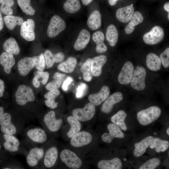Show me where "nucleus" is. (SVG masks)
Returning a JSON list of instances; mask_svg holds the SVG:
<instances>
[{"mask_svg": "<svg viewBox=\"0 0 169 169\" xmlns=\"http://www.w3.org/2000/svg\"><path fill=\"white\" fill-rule=\"evenodd\" d=\"M3 48L4 51L13 54H19L20 49L16 39L13 38L7 39L3 44Z\"/></svg>", "mask_w": 169, "mask_h": 169, "instance_id": "nucleus-35", "label": "nucleus"}, {"mask_svg": "<svg viewBox=\"0 0 169 169\" xmlns=\"http://www.w3.org/2000/svg\"><path fill=\"white\" fill-rule=\"evenodd\" d=\"M18 4L22 11L29 16L34 15L35 10L31 5L30 0H17Z\"/></svg>", "mask_w": 169, "mask_h": 169, "instance_id": "nucleus-42", "label": "nucleus"}, {"mask_svg": "<svg viewBox=\"0 0 169 169\" xmlns=\"http://www.w3.org/2000/svg\"><path fill=\"white\" fill-rule=\"evenodd\" d=\"M127 116L126 113L123 110H120L113 115L110 118L112 123L118 126L121 130L126 131L127 128L125 123Z\"/></svg>", "mask_w": 169, "mask_h": 169, "instance_id": "nucleus-34", "label": "nucleus"}, {"mask_svg": "<svg viewBox=\"0 0 169 169\" xmlns=\"http://www.w3.org/2000/svg\"><path fill=\"white\" fill-rule=\"evenodd\" d=\"M134 11V7L131 5L120 8L116 12V18L120 22L126 23L130 20Z\"/></svg>", "mask_w": 169, "mask_h": 169, "instance_id": "nucleus-24", "label": "nucleus"}, {"mask_svg": "<svg viewBox=\"0 0 169 169\" xmlns=\"http://www.w3.org/2000/svg\"><path fill=\"white\" fill-rule=\"evenodd\" d=\"M44 103L47 107L51 109H55L58 106V103L54 100L46 99Z\"/></svg>", "mask_w": 169, "mask_h": 169, "instance_id": "nucleus-49", "label": "nucleus"}, {"mask_svg": "<svg viewBox=\"0 0 169 169\" xmlns=\"http://www.w3.org/2000/svg\"><path fill=\"white\" fill-rule=\"evenodd\" d=\"M15 101L20 106H24L28 103L34 102L35 96L32 89L29 86L21 85L18 88L15 93Z\"/></svg>", "mask_w": 169, "mask_h": 169, "instance_id": "nucleus-5", "label": "nucleus"}, {"mask_svg": "<svg viewBox=\"0 0 169 169\" xmlns=\"http://www.w3.org/2000/svg\"><path fill=\"white\" fill-rule=\"evenodd\" d=\"M167 134L168 135H169V128L168 127L166 131Z\"/></svg>", "mask_w": 169, "mask_h": 169, "instance_id": "nucleus-59", "label": "nucleus"}, {"mask_svg": "<svg viewBox=\"0 0 169 169\" xmlns=\"http://www.w3.org/2000/svg\"><path fill=\"white\" fill-rule=\"evenodd\" d=\"M60 94V92L59 90H53L46 93L44 95V97L46 99L55 100Z\"/></svg>", "mask_w": 169, "mask_h": 169, "instance_id": "nucleus-48", "label": "nucleus"}, {"mask_svg": "<svg viewBox=\"0 0 169 169\" xmlns=\"http://www.w3.org/2000/svg\"><path fill=\"white\" fill-rule=\"evenodd\" d=\"M29 120L25 116L13 117L10 113H4L0 119L1 131L5 134L18 135L23 132Z\"/></svg>", "mask_w": 169, "mask_h": 169, "instance_id": "nucleus-1", "label": "nucleus"}, {"mask_svg": "<svg viewBox=\"0 0 169 169\" xmlns=\"http://www.w3.org/2000/svg\"><path fill=\"white\" fill-rule=\"evenodd\" d=\"M131 6H133V4H131Z\"/></svg>", "mask_w": 169, "mask_h": 169, "instance_id": "nucleus-61", "label": "nucleus"}, {"mask_svg": "<svg viewBox=\"0 0 169 169\" xmlns=\"http://www.w3.org/2000/svg\"><path fill=\"white\" fill-rule=\"evenodd\" d=\"M34 67L33 59L30 57H25L20 60L18 63V72L23 76L27 75Z\"/></svg>", "mask_w": 169, "mask_h": 169, "instance_id": "nucleus-21", "label": "nucleus"}, {"mask_svg": "<svg viewBox=\"0 0 169 169\" xmlns=\"http://www.w3.org/2000/svg\"><path fill=\"white\" fill-rule=\"evenodd\" d=\"M65 21L59 16L54 15L51 18L47 30V34L50 38L57 37L66 28Z\"/></svg>", "mask_w": 169, "mask_h": 169, "instance_id": "nucleus-9", "label": "nucleus"}, {"mask_svg": "<svg viewBox=\"0 0 169 169\" xmlns=\"http://www.w3.org/2000/svg\"><path fill=\"white\" fill-rule=\"evenodd\" d=\"M92 59H87L81 65L80 71L83 74L84 79L86 81L89 82L92 78V75L91 70V63Z\"/></svg>", "mask_w": 169, "mask_h": 169, "instance_id": "nucleus-41", "label": "nucleus"}, {"mask_svg": "<svg viewBox=\"0 0 169 169\" xmlns=\"http://www.w3.org/2000/svg\"><path fill=\"white\" fill-rule=\"evenodd\" d=\"M66 75L58 72L55 73L53 76L54 80L45 86V88L48 90L58 89L64 80Z\"/></svg>", "mask_w": 169, "mask_h": 169, "instance_id": "nucleus-39", "label": "nucleus"}, {"mask_svg": "<svg viewBox=\"0 0 169 169\" xmlns=\"http://www.w3.org/2000/svg\"><path fill=\"white\" fill-rule=\"evenodd\" d=\"M3 19L2 14L0 11V31L2 30L3 27Z\"/></svg>", "mask_w": 169, "mask_h": 169, "instance_id": "nucleus-54", "label": "nucleus"}, {"mask_svg": "<svg viewBox=\"0 0 169 169\" xmlns=\"http://www.w3.org/2000/svg\"><path fill=\"white\" fill-rule=\"evenodd\" d=\"M110 93L109 87L107 86H104L98 92L90 95L88 96V100L95 106H98L107 98Z\"/></svg>", "mask_w": 169, "mask_h": 169, "instance_id": "nucleus-20", "label": "nucleus"}, {"mask_svg": "<svg viewBox=\"0 0 169 169\" xmlns=\"http://www.w3.org/2000/svg\"><path fill=\"white\" fill-rule=\"evenodd\" d=\"M159 58L163 66L165 68L169 66V47L166 48L160 54Z\"/></svg>", "mask_w": 169, "mask_h": 169, "instance_id": "nucleus-46", "label": "nucleus"}, {"mask_svg": "<svg viewBox=\"0 0 169 169\" xmlns=\"http://www.w3.org/2000/svg\"><path fill=\"white\" fill-rule=\"evenodd\" d=\"M106 38L107 42L111 47L115 46L118 41V31L116 27L113 24L109 25L106 29Z\"/></svg>", "mask_w": 169, "mask_h": 169, "instance_id": "nucleus-33", "label": "nucleus"}, {"mask_svg": "<svg viewBox=\"0 0 169 169\" xmlns=\"http://www.w3.org/2000/svg\"><path fill=\"white\" fill-rule=\"evenodd\" d=\"M146 62L147 67L151 70L158 71L161 68V61L159 57L155 53L149 54L146 56Z\"/></svg>", "mask_w": 169, "mask_h": 169, "instance_id": "nucleus-30", "label": "nucleus"}, {"mask_svg": "<svg viewBox=\"0 0 169 169\" xmlns=\"http://www.w3.org/2000/svg\"><path fill=\"white\" fill-rule=\"evenodd\" d=\"M77 63V60L75 58L70 57L59 65L58 69L66 73H71L74 70Z\"/></svg>", "mask_w": 169, "mask_h": 169, "instance_id": "nucleus-37", "label": "nucleus"}, {"mask_svg": "<svg viewBox=\"0 0 169 169\" xmlns=\"http://www.w3.org/2000/svg\"><path fill=\"white\" fill-rule=\"evenodd\" d=\"M123 96L120 92H115L108 96L105 100L101 108V112L105 114L110 113L116 104L123 100Z\"/></svg>", "mask_w": 169, "mask_h": 169, "instance_id": "nucleus-18", "label": "nucleus"}, {"mask_svg": "<svg viewBox=\"0 0 169 169\" xmlns=\"http://www.w3.org/2000/svg\"><path fill=\"white\" fill-rule=\"evenodd\" d=\"M4 91V81L0 79V98L2 97Z\"/></svg>", "mask_w": 169, "mask_h": 169, "instance_id": "nucleus-53", "label": "nucleus"}, {"mask_svg": "<svg viewBox=\"0 0 169 169\" xmlns=\"http://www.w3.org/2000/svg\"><path fill=\"white\" fill-rule=\"evenodd\" d=\"M15 60L13 54L11 53L4 52L0 56V64L3 67L4 70L7 74H9L11 69L14 65Z\"/></svg>", "mask_w": 169, "mask_h": 169, "instance_id": "nucleus-23", "label": "nucleus"}, {"mask_svg": "<svg viewBox=\"0 0 169 169\" xmlns=\"http://www.w3.org/2000/svg\"><path fill=\"white\" fill-rule=\"evenodd\" d=\"M93 0H81L83 4L85 6H87L90 4Z\"/></svg>", "mask_w": 169, "mask_h": 169, "instance_id": "nucleus-55", "label": "nucleus"}, {"mask_svg": "<svg viewBox=\"0 0 169 169\" xmlns=\"http://www.w3.org/2000/svg\"><path fill=\"white\" fill-rule=\"evenodd\" d=\"M167 18L168 20H169V13H168V15H167Z\"/></svg>", "mask_w": 169, "mask_h": 169, "instance_id": "nucleus-60", "label": "nucleus"}, {"mask_svg": "<svg viewBox=\"0 0 169 169\" xmlns=\"http://www.w3.org/2000/svg\"><path fill=\"white\" fill-rule=\"evenodd\" d=\"M119 0H108V2L109 4L111 6L115 5L117 2Z\"/></svg>", "mask_w": 169, "mask_h": 169, "instance_id": "nucleus-56", "label": "nucleus"}, {"mask_svg": "<svg viewBox=\"0 0 169 169\" xmlns=\"http://www.w3.org/2000/svg\"><path fill=\"white\" fill-rule=\"evenodd\" d=\"M146 71L143 67L137 66L134 70L131 85V87L138 91L144 90L146 87L145 78Z\"/></svg>", "mask_w": 169, "mask_h": 169, "instance_id": "nucleus-11", "label": "nucleus"}, {"mask_svg": "<svg viewBox=\"0 0 169 169\" xmlns=\"http://www.w3.org/2000/svg\"><path fill=\"white\" fill-rule=\"evenodd\" d=\"M107 61L106 57L101 55L94 58L91 63V70L93 75L98 77L101 74L102 68Z\"/></svg>", "mask_w": 169, "mask_h": 169, "instance_id": "nucleus-19", "label": "nucleus"}, {"mask_svg": "<svg viewBox=\"0 0 169 169\" xmlns=\"http://www.w3.org/2000/svg\"><path fill=\"white\" fill-rule=\"evenodd\" d=\"M35 79L42 84H45L49 78V74L47 72L37 71L34 73Z\"/></svg>", "mask_w": 169, "mask_h": 169, "instance_id": "nucleus-45", "label": "nucleus"}, {"mask_svg": "<svg viewBox=\"0 0 169 169\" xmlns=\"http://www.w3.org/2000/svg\"><path fill=\"white\" fill-rule=\"evenodd\" d=\"M73 78L71 77H68L63 82L62 88L64 91H67L68 90L69 85L73 81Z\"/></svg>", "mask_w": 169, "mask_h": 169, "instance_id": "nucleus-51", "label": "nucleus"}, {"mask_svg": "<svg viewBox=\"0 0 169 169\" xmlns=\"http://www.w3.org/2000/svg\"><path fill=\"white\" fill-rule=\"evenodd\" d=\"M164 35L163 28L159 26H156L153 27L150 31L144 35L143 39L147 44L155 45L163 40Z\"/></svg>", "mask_w": 169, "mask_h": 169, "instance_id": "nucleus-12", "label": "nucleus"}, {"mask_svg": "<svg viewBox=\"0 0 169 169\" xmlns=\"http://www.w3.org/2000/svg\"><path fill=\"white\" fill-rule=\"evenodd\" d=\"M161 113V110L159 107L152 106L138 112L137 114V119L141 125L146 126L156 120Z\"/></svg>", "mask_w": 169, "mask_h": 169, "instance_id": "nucleus-3", "label": "nucleus"}, {"mask_svg": "<svg viewBox=\"0 0 169 169\" xmlns=\"http://www.w3.org/2000/svg\"><path fill=\"white\" fill-rule=\"evenodd\" d=\"M150 147L155 149L157 153L164 152L169 147V142L166 140H162L159 138H154L150 145Z\"/></svg>", "mask_w": 169, "mask_h": 169, "instance_id": "nucleus-38", "label": "nucleus"}, {"mask_svg": "<svg viewBox=\"0 0 169 169\" xmlns=\"http://www.w3.org/2000/svg\"><path fill=\"white\" fill-rule=\"evenodd\" d=\"M153 138L152 136H149L140 142L135 143L134 144L135 148L133 152L134 155L137 157L141 156L144 154Z\"/></svg>", "mask_w": 169, "mask_h": 169, "instance_id": "nucleus-27", "label": "nucleus"}, {"mask_svg": "<svg viewBox=\"0 0 169 169\" xmlns=\"http://www.w3.org/2000/svg\"><path fill=\"white\" fill-rule=\"evenodd\" d=\"M92 38L93 41L96 44L95 50L99 53H103L107 50V47L104 43L105 36L101 31H97L93 34Z\"/></svg>", "mask_w": 169, "mask_h": 169, "instance_id": "nucleus-29", "label": "nucleus"}, {"mask_svg": "<svg viewBox=\"0 0 169 169\" xmlns=\"http://www.w3.org/2000/svg\"><path fill=\"white\" fill-rule=\"evenodd\" d=\"M67 121L70 125V127L67 132L66 135L68 138H71L80 131L81 125L80 121L73 116H69L68 117Z\"/></svg>", "mask_w": 169, "mask_h": 169, "instance_id": "nucleus-32", "label": "nucleus"}, {"mask_svg": "<svg viewBox=\"0 0 169 169\" xmlns=\"http://www.w3.org/2000/svg\"><path fill=\"white\" fill-rule=\"evenodd\" d=\"M4 113V109L2 106H0V119L3 115Z\"/></svg>", "mask_w": 169, "mask_h": 169, "instance_id": "nucleus-58", "label": "nucleus"}, {"mask_svg": "<svg viewBox=\"0 0 169 169\" xmlns=\"http://www.w3.org/2000/svg\"><path fill=\"white\" fill-rule=\"evenodd\" d=\"M45 150L41 146H35L31 148L26 155V161L31 168L39 167L44 157Z\"/></svg>", "mask_w": 169, "mask_h": 169, "instance_id": "nucleus-7", "label": "nucleus"}, {"mask_svg": "<svg viewBox=\"0 0 169 169\" xmlns=\"http://www.w3.org/2000/svg\"><path fill=\"white\" fill-rule=\"evenodd\" d=\"M97 166L100 169H121L122 164L120 159L116 157L109 160H101L98 162Z\"/></svg>", "mask_w": 169, "mask_h": 169, "instance_id": "nucleus-26", "label": "nucleus"}, {"mask_svg": "<svg viewBox=\"0 0 169 169\" xmlns=\"http://www.w3.org/2000/svg\"><path fill=\"white\" fill-rule=\"evenodd\" d=\"M164 9L168 13L169 12V2L166 3L164 5Z\"/></svg>", "mask_w": 169, "mask_h": 169, "instance_id": "nucleus-57", "label": "nucleus"}, {"mask_svg": "<svg viewBox=\"0 0 169 169\" xmlns=\"http://www.w3.org/2000/svg\"><path fill=\"white\" fill-rule=\"evenodd\" d=\"M44 55L48 68L52 67L55 63L62 62L64 58L63 53L60 52L54 54L49 50H46Z\"/></svg>", "mask_w": 169, "mask_h": 169, "instance_id": "nucleus-28", "label": "nucleus"}, {"mask_svg": "<svg viewBox=\"0 0 169 169\" xmlns=\"http://www.w3.org/2000/svg\"><path fill=\"white\" fill-rule=\"evenodd\" d=\"M35 22L32 19L28 18L24 21L20 27L21 37L28 41H33L35 38Z\"/></svg>", "mask_w": 169, "mask_h": 169, "instance_id": "nucleus-14", "label": "nucleus"}, {"mask_svg": "<svg viewBox=\"0 0 169 169\" xmlns=\"http://www.w3.org/2000/svg\"><path fill=\"white\" fill-rule=\"evenodd\" d=\"M143 20V16L140 12L138 11L134 12L129 23L125 28V33L127 34L131 33L134 31L135 27L141 23Z\"/></svg>", "mask_w": 169, "mask_h": 169, "instance_id": "nucleus-25", "label": "nucleus"}, {"mask_svg": "<svg viewBox=\"0 0 169 169\" xmlns=\"http://www.w3.org/2000/svg\"><path fill=\"white\" fill-rule=\"evenodd\" d=\"M101 17L98 10L94 11L90 15L87 20V24L91 29L95 30L99 28L101 25Z\"/></svg>", "mask_w": 169, "mask_h": 169, "instance_id": "nucleus-31", "label": "nucleus"}, {"mask_svg": "<svg viewBox=\"0 0 169 169\" xmlns=\"http://www.w3.org/2000/svg\"><path fill=\"white\" fill-rule=\"evenodd\" d=\"M95 113V106L91 102L86 104L82 108L74 109L72 112L73 116L80 121L84 122L91 120Z\"/></svg>", "mask_w": 169, "mask_h": 169, "instance_id": "nucleus-10", "label": "nucleus"}, {"mask_svg": "<svg viewBox=\"0 0 169 169\" xmlns=\"http://www.w3.org/2000/svg\"><path fill=\"white\" fill-rule=\"evenodd\" d=\"M87 86L84 83H81L76 88V96L77 98H82L84 95L87 90Z\"/></svg>", "mask_w": 169, "mask_h": 169, "instance_id": "nucleus-47", "label": "nucleus"}, {"mask_svg": "<svg viewBox=\"0 0 169 169\" xmlns=\"http://www.w3.org/2000/svg\"><path fill=\"white\" fill-rule=\"evenodd\" d=\"M3 19L6 27L10 30H13L16 25L21 26L24 22L22 17L12 15H6Z\"/></svg>", "mask_w": 169, "mask_h": 169, "instance_id": "nucleus-36", "label": "nucleus"}, {"mask_svg": "<svg viewBox=\"0 0 169 169\" xmlns=\"http://www.w3.org/2000/svg\"><path fill=\"white\" fill-rule=\"evenodd\" d=\"M90 34L88 31L85 29H82L74 43V49L80 51L85 49L90 42Z\"/></svg>", "mask_w": 169, "mask_h": 169, "instance_id": "nucleus-22", "label": "nucleus"}, {"mask_svg": "<svg viewBox=\"0 0 169 169\" xmlns=\"http://www.w3.org/2000/svg\"><path fill=\"white\" fill-rule=\"evenodd\" d=\"M59 157V151L57 147L52 146L45 151L44 156L41 161L44 167L50 168L56 164Z\"/></svg>", "mask_w": 169, "mask_h": 169, "instance_id": "nucleus-15", "label": "nucleus"}, {"mask_svg": "<svg viewBox=\"0 0 169 169\" xmlns=\"http://www.w3.org/2000/svg\"><path fill=\"white\" fill-rule=\"evenodd\" d=\"M34 61V66L38 71H43L45 67V60L43 54L39 56L33 57Z\"/></svg>", "mask_w": 169, "mask_h": 169, "instance_id": "nucleus-44", "label": "nucleus"}, {"mask_svg": "<svg viewBox=\"0 0 169 169\" xmlns=\"http://www.w3.org/2000/svg\"><path fill=\"white\" fill-rule=\"evenodd\" d=\"M1 12L6 15H12L13 11L11 7L1 5L0 7Z\"/></svg>", "mask_w": 169, "mask_h": 169, "instance_id": "nucleus-50", "label": "nucleus"}, {"mask_svg": "<svg viewBox=\"0 0 169 169\" xmlns=\"http://www.w3.org/2000/svg\"><path fill=\"white\" fill-rule=\"evenodd\" d=\"M134 67L132 63L127 61L125 63L118 78L119 83L121 84H128L131 81Z\"/></svg>", "mask_w": 169, "mask_h": 169, "instance_id": "nucleus-17", "label": "nucleus"}, {"mask_svg": "<svg viewBox=\"0 0 169 169\" xmlns=\"http://www.w3.org/2000/svg\"><path fill=\"white\" fill-rule=\"evenodd\" d=\"M59 157L62 162L70 169H79L82 165V161L80 157L69 149H64L62 150L59 154Z\"/></svg>", "mask_w": 169, "mask_h": 169, "instance_id": "nucleus-6", "label": "nucleus"}, {"mask_svg": "<svg viewBox=\"0 0 169 169\" xmlns=\"http://www.w3.org/2000/svg\"><path fill=\"white\" fill-rule=\"evenodd\" d=\"M24 131L25 139L31 144L32 147L42 145L47 141L48 137L46 131L39 127H33L26 129Z\"/></svg>", "mask_w": 169, "mask_h": 169, "instance_id": "nucleus-2", "label": "nucleus"}, {"mask_svg": "<svg viewBox=\"0 0 169 169\" xmlns=\"http://www.w3.org/2000/svg\"><path fill=\"white\" fill-rule=\"evenodd\" d=\"M81 7L79 0H67L63 5L64 10L70 14H73L78 12Z\"/></svg>", "mask_w": 169, "mask_h": 169, "instance_id": "nucleus-40", "label": "nucleus"}, {"mask_svg": "<svg viewBox=\"0 0 169 169\" xmlns=\"http://www.w3.org/2000/svg\"><path fill=\"white\" fill-rule=\"evenodd\" d=\"M41 120V123L49 131L56 132L59 130L63 123L61 118H57L55 112L51 110L46 114Z\"/></svg>", "mask_w": 169, "mask_h": 169, "instance_id": "nucleus-8", "label": "nucleus"}, {"mask_svg": "<svg viewBox=\"0 0 169 169\" xmlns=\"http://www.w3.org/2000/svg\"><path fill=\"white\" fill-rule=\"evenodd\" d=\"M109 133H105L101 136V139L104 142L110 143L115 138H123L125 135L121 128L117 125L110 123L107 125Z\"/></svg>", "mask_w": 169, "mask_h": 169, "instance_id": "nucleus-16", "label": "nucleus"}, {"mask_svg": "<svg viewBox=\"0 0 169 169\" xmlns=\"http://www.w3.org/2000/svg\"><path fill=\"white\" fill-rule=\"evenodd\" d=\"M0 3L1 5L12 7L14 4L13 0H0Z\"/></svg>", "mask_w": 169, "mask_h": 169, "instance_id": "nucleus-52", "label": "nucleus"}, {"mask_svg": "<svg viewBox=\"0 0 169 169\" xmlns=\"http://www.w3.org/2000/svg\"><path fill=\"white\" fill-rule=\"evenodd\" d=\"M3 137L5 140L3 145L6 151L13 154L26 155L28 151L15 136L4 133Z\"/></svg>", "mask_w": 169, "mask_h": 169, "instance_id": "nucleus-4", "label": "nucleus"}, {"mask_svg": "<svg viewBox=\"0 0 169 169\" xmlns=\"http://www.w3.org/2000/svg\"><path fill=\"white\" fill-rule=\"evenodd\" d=\"M92 140V136L90 132L80 131L71 138L70 143L73 147H81L89 144Z\"/></svg>", "mask_w": 169, "mask_h": 169, "instance_id": "nucleus-13", "label": "nucleus"}, {"mask_svg": "<svg viewBox=\"0 0 169 169\" xmlns=\"http://www.w3.org/2000/svg\"><path fill=\"white\" fill-rule=\"evenodd\" d=\"M1 145H0V149H1Z\"/></svg>", "mask_w": 169, "mask_h": 169, "instance_id": "nucleus-62", "label": "nucleus"}, {"mask_svg": "<svg viewBox=\"0 0 169 169\" xmlns=\"http://www.w3.org/2000/svg\"><path fill=\"white\" fill-rule=\"evenodd\" d=\"M161 161L157 158H151L142 164L139 169H154L159 166Z\"/></svg>", "mask_w": 169, "mask_h": 169, "instance_id": "nucleus-43", "label": "nucleus"}]
</instances>
